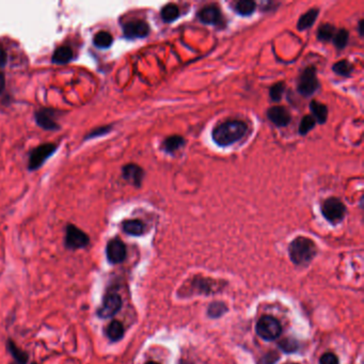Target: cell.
Instances as JSON below:
<instances>
[{"label":"cell","instance_id":"f1b7e54d","mask_svg":"<svg viewBox=\"0 0 364 364\" xmlns=\"http://www.w3.org/2000/svg\"><path fill=\"white\" fill-rule=\"evenodd\" d=\"M284 89H285V86H284V83H282V82L274 84L271 88L269 95H271L273 102H280L282 95H283V92H284Z\"/></svg>","mask_w":364,"mask_h":364},{"label":"cell","instance_id":"ffe728a7","mask_svg":"<svg viewBox=\"0 0 364 364\" xmlns=\"http://www.w3.org/2000/svg\"><path fill=\"white\" fill-rule=\"evenodd\" d=\"M255 8H257V3L252 0H240L234 5L235 12L241 16L251 15L255 11Z\"/></svg>","mask_w":364,"mask_h":364},{"label":"cell","instance_id":"4dcf8cb0","mask_svg":"<svg viewBox=\"0 0 364 364\" xmlns=\"http://www.w3.org/2000/svg\"><path fill=\"white\" fill-rule=\"evenodd\" d=\"M319 364H339V359L332 353H326L319 359Z\"/></svg>","mask_w":364,"mask_h":364},{"label":"cell","instance_id":"836d02e7","mask_svg":"<svg viewBox=\"0 0 364 364\" xmlns=\"http://www.w3.org/2000/svg\"><path fill=\"white\" fill-rule=\"evenodd\" d=\"M6 61H8V55L4 49L0 48V67H3L6 64Z\"/></svg>","mask_w":364,"mask_h":364},{"label":"cell","instance_id":"ba28073f","mask_svg":"<svg viewBox=\"0 0 364 364\" xmlns=\"http://www.w3.org/2000/svg\"><path fill=\"white\" fill-rule=\"evenodd\" d=\"M121 307H122V299L119 295H108L105 297L102 307L98 309L97 315L100 318H110L120 311Z\"/></svg>","mask_w":364,"mask_h":364},{"label":"cell","instance_id":"cb8c5ba5","mask_svg":"<svg viewBox=\"0 0 364 364\" xmlns=\"http://www.w3.org/2000/svg\"><path fill=\"white\" fill-rule=\"evenodd\" d=\"M335 28L334 26L330 24H323L321 25L318 30V38L321 42H329L330 40H332L335 35Z\"/></svg>","mask_w":364,"mask_h":364},{"label":"cell","instance_id":"603a6c76","mask_svg":"<svg viewBox=\"0 0 364 364\" xmlns=\"http://www.w3.org/2000/svg\"><path fill=\"white\" fill-rule=\"evenodd\" d=\"M113 39L109 32L99 31L93 39V44L99 49H107L112 45Z\"/></svg>","mask_w":364,"mask_h":364},{"label":"cell","instance_id":"3957f363","mask_svg":"<svg viewBox=\"0 0 364 364\" xmlns=\"http://www.w3.org/2000/svg\"><path fill=\"white\" fill-rule=\"evenodd\" d=\"M282 327L273 316H263L257 323V333L265 341H273L281 335Z\"/></svg>","mask_w":364,"mask_h":364},{"label":"cell","instance_id":"f546056e","mask_svg":"<svg viewBox=\"0 0 364 364\" xmlns=\"http://www.w3.org/2000/svg\"><path fill=\"white\" fill-rule=\"evenodd\" d=\"M227 311V307L221 302H214L213 305L208 308V315L212 318H219L222 314H225Z\"/></svg>","mask_w":364,"mask_h":364},{"label":"cell","instance_id":"44dd1931","mask_svg":"<svg viewBox=\"0 0 364 364\" xmlns=\"http://www.w3.org/2000/svg\"><path fill=\"white\" fill-rule=\"evenodd\" d=\"M123 230L132 236H140L144 233V225L140 220H127L123 224Z\"/></svg>","mask_w":364,"mask_h":364},{"label":"cell","instance_id":"8d00e7d4","mask_svg":"<svg viewBox=\"0 0 364 364\" xmlns=\"http://www.w3.org/2000/svg\"><path fill=\"white\" fill-rule=\"evenodd\" d=\"M15 364H18V363H15Z\"/></svg>","mask_w":364,"mask_h":364},{"label":"cell","instance_id":"d590c367","mask_svg":"<svg viewBox=\"0 0 364 364\" xmlns=\"http://www.w3.org/2000/svg\"><path fill=\"white\" fill-rule=\"evenodd\" d=\"M146 364H159V363H157V362H147Z\"/></svg>","mask_w":364,"mask_h":364},{"label":"cell","instance_id":"5bb4252c","mask_svg":"<svg viewBox=\"0 0 364 364\" xmlns=\"http://www.w3.org/2000/svg\"><path fill=\"white\" fill-rule=\"evenodd\" d=\"M52 113L53 112L48 109H42L40 111H37L35 114L37 124L46 131H58L59 125L55 122V120H53Z\"/></svg>","mask_w":364,"mask_h":364},{"label":"cell","instance_id":"5b68a950","mask_svg":"<svg viewBox=\"0 0 364 364\" xmlns=\"http://www.w3.org/2000/svg\"><path fill=\"white\" fill-rule=\"evenodd\" d=\"M319 83L314 66H309L301 73L297 83L298 92L303 96H311L318 89Z\"/></svg>","mask_w":364,"mask_h":364},{"label":"cell","instance_id":"7c38bea8","mask_svg":"<svg viewBox=\"0 0 364 364\" xmlns=\"http://www.w3.org/2000/svg\"><path fill=\"white\" fill-rule=\"evenodd\" d=\"M267 117L278 127L287 126L292 120L291 113H289L285 107L282 106H273L269 108L267 111Z\"/></svg>","mask_w":364,"mask_h":364},{"label":"cell","instance_id":"9c48e42d","mask_svg":"<svg viewBox=\"0 0 364 364\" xmlns=\"http://www.w3.org/2000/svg\"><path fill=\"white\" fill-rule=\"evenodd\" d=\"M123 33L127 39H142L150 33V27L146 22L136 19L123 26Z\"/></svg>","mask_w":364,"mask_h":364},{"label":"cell","instance_id":"7a4b0ae2","mask_svg":"<svg viewBox=\"0 0 364 364\" xmlns=\"http://www.w3.org/2000/svg\"><path fill=\"white\" fill-rule=\"evenodd\" d=\"M315 242L308 237L295 238L288 247L289 258L294 264L298 266H305L311 262L316 254Z\"/></svg>","mask_w":364,"mask_h":364},{"label":"cell","instance_id":"52a82bcc","mask_svg":"<svg viewBox=\"0 0 364 364\" xmlns=\"http://www.w3.org/2000/svg\"><path fill=\"white\" fill-rule=\"evenodd\" d=\"M88 244H89V237L85 232L73 225L67 226L65 236V245L67 248L80 249L85 248Z\"/></svg>","mask_w":364,"mask_h":364},{"label":"cell","instance_id":"83f0119b","mask_svg":"<svg viewBox=\"0 0 364 364\" xmlns=\"http://www.w3.org/2000/svg\"><path fill=\"white\" fill-rule=\"evenodd\" d=\"M315 124L316 121L312 116L303 117L299 125V134L302 135V136H305V135H307L310 131H312L314 129Z\"/></svg>","mask_w":364,"mask_h":364},{"label":"cell","instance_id":"277c9868","mask_svg":"<svg viewBox=\"0 0 364 364\" xmlns=\"http://www.w3.org/2000/svg\"><path fill=\"white\" fill-rule=\"evenodd\" d=\"M321 214L331 224H339L346 215V207L336 198H329L321 205Z\"/></svg>","mask_w":364,"mask_h":364},{"label":"cell","instance_id":"74e56055","mask_svg":"<svg viewBox=\"0 0 364 364\" xmlns=\"http://www.w3.org/2000/svg\"><path fill=\"white\" fill-rule=\"evenodd\" d=\"M33 364H36V363H33Z\"/></svg>","mask_w":364,"mask_h":364},{"label":"cell","instance_id":"1f68e13d","mask_svg":"<svg viewBox=\"0 0 364 364\" xmlns=\"http://www.w3.org/2000/svg\"><path fill=\"white\" fill-rule=\"evenodd\" d=\"M280 347L286 353H292L297 349V343H296V341L291 340V339L284 340L280 344Z\"/></svg>","mask_w":364,"mask_h":364},{"label":"cell","instance_id":"d4e9b609","mask_svg":"<svg viewBox=\"0 0 364 364\" xmlns=\"http://www.w3.org/2000/svg\"><path fill=\"white\" fill-rule=\"evenodd\" d=\"M332 70L334 73H336L340 76L349 77L350 74H352L354 71V66L348 61V60H342V61L336 62L332 66Z\"/></svg>","mask_w":364,"mask_h":364},{"label":"cell","instance_id":"8fae6325","mask_svg":"<svg viewBox=\"0 0 364 364\" xmlns=\"http://www.w3.org/2000/svg\"><path fill=\"white\" fill-rule=\"evenodd\" d=\"M107 259L112 264L123 262L126 258V247L124 242L120 239H112L108 242L106 248Z\"/></svg>","mask_w":364,"mask_h":364},{"label":"cell","instance_id":"2e32d148","mask_svg":"<svg viewBox=\"0 0 364 364\" xmlns=\"http://www.w3.org/2000/svg\"><path fill=\"white\" fill-rule=\"evenodd\" d=\"M310 110H311L313 118L320 124H323L327 121L328 118V108L326 105L320 104L316 100H312L311 104H310Z\"/></svg>","mask_w":364,"mask_h":364},{"label":"cell","instance_id":"4316f807","mask_svg":"<svg viewBox=\"0 0 364 364\" xmlns=\"http://www.w3.org/2000/svg\"><path fill=\"white\" fill-rule=\"evenodd\" d=\"M348 38H349V33H348L347 30L340 29L339 31H336L333 39H332L336 48L343 49L344 47H345L348 43Z\"/></svg>","mask_w":364,"mask_h":364},{"label":"cell","instance_id":"484cf974","mask_svg":"<svg viewBox=\"0 0 364 364\" xmlns=\"http://www.w3.org/2000/svg\"><path fill=\"white\" fill-rule=\"evenodd\" d=\"M8 349L9 352L11 353V355L13 356V358L16 360V363L18 364H25L28 360V356H27L24 352H22L21 349H18L15 344L13 343L12 341L8 342Z\"/></svg>","mask_w":364,"mask_h":364},{"label":"cell","instance_id":"9a60e30c","mask_svg":"<svg viewBox=\"0 0 364 364\" xmlns=\"http://www.w3.org/2000/svg\"><path fill=\"white\" fill-rule=\"evenodd\" d=\"M74 58L73 50L69 46H61L53 52L51 61L56 64H66L71 62Z\"/></svg>","mask_w":364,"mask_h":364},{"label":"cell","instance_id":"4fadbf2b","mask_svg":"<svg viewBox=\"0 0 364 364\" xmlns=\"http://www.w3.org/2000/svg\"><path fill=\"white\" fill-rule=\"evenodd\" d=\"M122 174L126 182H129L130 184L136 187H140L141 183H142L144 172L139 166L135 164H130L123 167Z\"/></svg>","mask_w":364,"mask_h":364},{"label":"cell","instance_id":"ac0fdd59","mask_svg":"<svg viewBox=\"0 0 364 364\" xmlns=\"http://www.w3.org/2000/svg\"><path fill=\"white\" fill-rule=\"evenodd\" d=\"M180 9L177 4L174 3H168L166 4L163 9H161L160 15L163 21L166 23H171L177 21L180 16Z\"/></svg>","mask_w":364,"mask_h":364},{"label":"cell","instance_id":"d6a6232c","mask_svg":"<svg viewBox=\"0 0 364 364\" xmlns=\"http://www.w3.org/2000/svg\"><path fill=\"white\" fill-rule=\"evenodd\" d=\"M109 131H110V127H100V129L93 131L90 135H88V137H86V139H91V138H95L97 136H102V135L107 134Z\"/></svg>","mask_w":364,"mask_h":364},{"label":"cell","instance_id":"d6986e66","mask_svg":"<svg viewBox=\"0 0 364 364\" xmlns=\"http://www.w3.org/2000/svg\"><path fill=\"white\" fill-rule=\"evenodd\" d=\"M106 334L108 338H109L111 341L117 342L119 340H121L123 338L124 335V327L122 323L118 320H113L112 322L109 323V326L107 327L106 330Z\"/></svg>","mask_w":364,"mask_h":364},{"label":"cell","instance_id":"30bf717a","mask_svg":"<svg viewBox=\"0 0 364 364\" xmlns=\"http://www.w3.org/2000/svg\"><path fill=\"white\" fill-rule=\"evenodd\" d=\"M200 21L206 25L221 26L224 24V16L220 11V8L216 4H208L198 13Z\"/></svg>","mask_w":364,"mask_h":364},{"label":"cell","instance_id":"e0dca14e","mask_svg":"<svg viewBox=\"0 0 364 364\" xmlns=\"http://www.w3.org/2000/svg\"><path fill=\"white\" fill-rule=\"evenodd\" d=\"M318 13H319V10L314 8V9H310L307 13L301 15V17L299 18V21L297 23L298 30L302 31V30L309 29L310 27H312L313 24L316 22V19H318Z\"/></svg>","mask_w":364,"mask_h":364},{"label":"cell","instance_id":"6da1fadb","mask_svg":"<svg viewBox=\"0 0 364 364\" xmlns=\"http://www.w3.org/2000/svg\"><path fill=\"white\" fill-rule=\"evenodd\" d=\"M247 130L248 126L242 121H227V122L221 123L215 127L212 133V137L217 145L230 146L244 137Z\"/></svg>","mask_w":364,"mask_h":364},{"label":"cell","instance_id":"7402d4cb","mask_svg":"<svg viewBox=\"0 0 364 364\" xmlns=\"http://www.w3.org/2000/svg\"><path fill=\"white\" fill-rule=\"evenodd\" d=\"M185 144V140L183 137L181 136H171L169 138L165 139L164 143H163V147L165 152L172 154L175 151L180 150L181 147H183Z\"/></svg>","mask_w":364,"mask_h":364},{"label":"cell","instance_id":"e575fe53","mask_svg":"<svg viewBox=\"0 0 364 364\" xmlns=\"http://www.w3.org/2000/svg\"><path fill=\"white\" fill-rule=\"evenodd\" d=\"M4 86H5V79H4V75L2 73H0V94L2 93L3 89H4Z\"/></svg>","mask_w":364,"mask_h":364},{"label":"cell","instance_id":"8992f818","mask_svg":"<svg viewBox=\"0 0 364 364\" xmlns=\"http://www.w3.org/2000/svg\"><path fill=\"white\" fill-rule=\"evenodd\" d=\"M57 150L58 146L52 143H45L38 146L37 149L33 150L30 154L28 165L29 170L35 171L38 170L39 168H41L45 164V161L49 157H51Z\"/></svg>","mask_w":364,"mask_h":364}]
</instances>
